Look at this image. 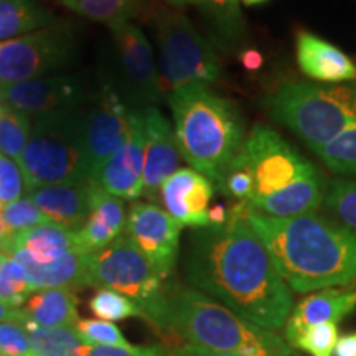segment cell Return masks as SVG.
<instances>
[{"mask_svg":"<svg viewBox=\"0 0 356 356\" xmlns=\"http://www.w3.org/2000/svg\"><path fill=\"white\" fill-rule=\"evenodd\" d=\"M185 275L190 287L267 330L282 328L292 312V291L243 218L241 202L229 208L225 225L190 234Z\"/></svg>","mask_w":356,"mask_h":356,"instance_id":"6da1fadb","label":"cell"},{"mask_svg":"<svg viewBox=\"0 0 356 356\" xmlns=\"http://www.w3.org/2000/svg\"><path fill=\"white\" fill-rule=\"evenodd\" d=\"M249 222L293 292H317L356 282V233L317 213L273 218L241 202Z\"/></svg>","mask_w":356,"mask_h":356,"instance_id":"7a4b0ae2","label":"cell"},{"mask_svg":"<svg viewBox=\"0 0 356 356\" xmlns=\"http://www.w3.org/2000/svg\"><path fill=\"white\" fill-rule=\"evenodd\" d=\"M160 333L218 353L236 356H299L274 330L234 314L193 287H170L149 322Z\"/></svg>","mask_w":356,"mask_h":356,"instance_id":"3957f363","label":"cell"},{"mask_svg":"<svg viewBox=\"0 0 356 356\" xmlns=\"http://www.w3.org/2000/svg\"><path fill=\"white\" fill-rule=\"evenodd\" d=\"M254 193L248 207L273 218H293L315 213L322 207V173L297 152L274 129L256 124L244 140Z\"/></svg>","mask_w":356,"mask_h":356,"instance_id":"277c9868","label":"cell"},{"mask_svg":"<svg viewBox=\"0 0 356 356\" xmlns=\"http://www.w3.org/2000/svg\"><path fill=\"white\" fill-rule=\"evenodd\" d=\"M167 99L181 159L216 185L246 140L238 106L208 84H188Z\"/></svg>","mask_w":356,"mask_h":356,"instance_id":"5b68a950","label":"cell"},{"mask_svg":"<svg viewBox=\"0 0 356 356\" xmlns=\"http://www.w3.org/2000/svg\"><path fill=\"white\" fill-rule=\"evenodd\" d=\"M266 108L315 152L356 124V88L287 83L267 97Z\"/></svg>","mask_w":356,"mask_h":356,"instance_id":"8992f818","label":"cell"},{"mask_svg":"<svg viewBox=\"0 0 356 356\" xmlns=\"http://www.w3.org/2000/svg\"><path fill=\"white\" fill-rule=\"evenodd\" d=\"M83 108L60 109L32 118V134L19 162L26 191L92 180L84 150Z\"/></svg>","mask_w":356,"mask_h":356,"instance_id":"52a82bcc","label":"cell"},{"mask_svg":"<svg viewBox=\"0 0 356 356\" xmlns=\"http://www.w3.org/2000/svg\"><path fill=\"white\" fill-rule=\"evenodd\" d=\"M86 274L88 286L113 289L136 302L145 322L154 318L170 289L167 279L126 234L108 248L86 254Z\"/></svg>","mask_w":356,"mask_h":356,"instance_id":"ba28073f","label":"cell"},{"mask_svg":"<svg viewBox=\"0 0 356 356\" xmlns=\"http://www.w3.org/2000/svg\"><path fill=\"white\" fill-rule=\"evenodd\" d=\"M155 24L163 95L188 84L220 81L222 71L215 50L185 13L167 8L159 13Z\"/></svg>","mask_w":356,"mask_h":356,"instance_id":"9c48e42d","label":"cell"},{"mask_svg":"<svg viewBox=\"0 0 356 356\" xmlns=\"http://www.w3.org/2000/svg\"><path fill=\"white\" fill-rule=\"evenodd\" d=\"M76 53V32L65 20L0 42V86L48 76L68 66Z\"/></svg>","mask_w":356,"mask_h":356,"instance_id":"30bf717a","label":"cell"},{"mask_svg":"<svg viewBox=\"0 0 356 356\" xmlns=\"http://www.w3.org/2000/svg\"><path fill=\"white\" fill-rule=\"evenodd\" d=\"M109 30L118 71V88L114 89L137 109L155 106L165 95L149 40L131 20L109 25Z\"/></svg>","mask_w":356,"mask_h":356,"instance_id":"8fae6325","label":"cell"},{"mask_svg":"<svg viewBox=\"0 0 356 356\" xmlns=\"http://www.w3.org/2000/svg\"><path fill=\"white\" fill-rule=\"evenodd\" d=\"M132 109L109 81L92 92L83 108V137L88 168L92 180L119 147L124 144L131 126Z\"/></svg>","mask_w":356,"mask_h":356,"instance_id":"7c38bea8","label":"cell"},{"mask_svg":"<svg viewBox=\"0 0 356 356\" xmlns=\"http://www.w3.org/2000/svg\"><path fill=\"white\" fill-rule=\"evenodd\" d=\"M181 226L157 203H134L124 234L144 252L163 279H170L180 252Z\"/></svg>","mask_w":356,"mask_h":356,"instance_id":"4fadbf2b","label":"cell"},{"mask_svg":"<svg viewBox=\"0 0 356 356\" xmlns=\"http://www.w3.org/2000/svg\"><path fill=\"white\" fill-rule=\"evenodd\" d=\"M91 96V89L76 74H55L0 86L2 104L20 111L29 118L79 108L86 104Z\"/></svg>","mask_w":356,"mask_h":356,"instance_id":"5bb4252c","label":"cell"},{"mask_svg":"<svg viewBox=\"0 0 356 356\" xmlns=\"http://www.w3.org/2000/svg\"><path fill=\"white\" fill-rule=\"evenodd\" d=\"M144 124V193L150 203L159 202L160 186L178 170L181 154L175 132L155 106L140 108Z\"/></svg>","mask_w":356,"mask_h":356,"instance_id":"9a60e30c","label":"cell"},{"mask_svg":"<svg viewBox=\"0 0 356 356\" xmlns=\"http://www.w3.org/2000/svg\"><path fill=\"white\" fill-rule=\"evenodd\" d=\"M96 184L113 197L129 202L144 193V124L140 109H132L126 140L101 167Z\"/></svg>","mask_w":356,"mask_h":356,"instance_id":"2e32d148","label":"cell"},{"mask_svg":"<svg viewBox=\"0 0 356 356\" xmlns=\"http://www.w3.org/2000/svg\"><path fill=\"white\" fill-rule=\"evenodd\" d=\"M215 191L210 178L193 168H178L160 186L159 202L181 228H208V210Z\"/></svg>","mask_w":356,"mask_h":356,"instance_id":"e0dca14e","label":"cell"},{"mask_svg":"<svg viewBox=\"0 0 356 356\" xmlns=\"http://www.w3.org/2000/svg\"><path fill=\"white\" fill-rule=\"evenodd\" d=\"M356 309V282L341 287H328L305 297L292 309L286 325L284 340L293 348L307 328L323 323H338Z\"/></svg>","mask_w":356,"mask_h":356,"instance_id":"ac0fdd59","label":"cell"},{"mask_svg":"<svg viewBox=\"0 0 356 356\" xmlns=\"http://www.w3.org/2000/svg\"><path fill=\"white\" fill-rule=\"evenodd\" d=\"M126 207L124 200L115 198L92 181L91 207L86 221L74 231L76 249L83 254H92L114 243L126 231Z\"/></svg>","mask_w":356,"mask_h":356,"instance_id":"d6986e66","label":"cell"},{"mask_svg":"<svg viewBox=\"0 0 356 356\" xmlns=\"http://www.w3.org/2000/svg\"><path fill=\"white\" fill-rule=\"evenodd\" d=\"M92 181L38 186L26 191V197L37 204L48 221L76 231L89 215Z\"/></svg>","mask_w":356,"mask_h":356,"instance_id":"ffe728a7","label":"cell"},{"mask_svg":"<svg viewBox=\"0 0 356 356\" xmlns=\"http://www.w3.org/2000/svg\"><path fill=\"white\" fill-rule=\"evenodd\" d=\"M297 63L309 78L343 83L356 78V66L335 44L310 32L297 35Z\"/></svg>","mask_w":356,"mask_h":356,"instance_id":"44dd1931","label":"cell"},{"mask_svg":"<svg viewBox=\"0 0 356 356\" xmlns=\"http://www.w3.org/2000/svg\"><path fill=\"white\" fill-rule=\"evenodd\" d=\"M73 251H78L74 231L55 222H44L13 236L6 254L22 252L37 264H51Z\"/></svg>","mask_w":356,"mask_h":356,"instance_id":"7402d4cb","label":"cell"},{"mask_svg":"<svg viewBox=\"0 0 356 356\" xmlns=\"http://www.w3.org/2000/svg\"><path fill=\"white\" fill-rule=\"evenodd\" d=\"M13 259L24 266L33 292L42 289H73L88 287L86 254L73 251L51 264H37L22 252H13Z\"/></svg>","mask_w":356,"mask_h":356,"instance_id":"603a6c76","label":"cell"},{"mask_svg":"<svg viewBox=\"0 0 356 356\" xmlns=\"http://www.w3.org/2000/svg\"><path fill=\"white\" fill-rule=\"evenodd\" d=\"M24 320L40 327H74L79 322L78 299L70 289L35 291L22 307Z\"/></svg>","mask_w":356,"mask_h":356,"instance_id":"cb8c5ba5","label":"cell"},{"mask_svg":"<svg viewBox=\"0 0 356 356\" xmlns=\"http://www.w3.org/2000/svg\"><path fill=\"white\" fill-rule=\"evenodd\" d=\"M55 22V13L40 0H0V42L32 33Z\"/></svg>","mask_w":356,"mask_h":356,"instance_id":"d4e9b609","label":"cell"},{"mask_svg":"<svg viewBox=\"0 0 356 356\" xmlns=\"http://www.w3.org/2000/svg\"><path fill=\"white\" fill-rule=\"evenodd\" d=\"M213 26L216 38L226 47L241 43L246 35L239 0H195Z\"/></svg>","mask_w":356,"mask_h":356,"instance_id":"484cf974","label":"cell"},{"mask_svg":"<svg viewBox=\"0 0 356 356\" xmlns=\"http://www.w3.org/2000/svg\"><path fill=\"white\" fill-rule=\"evenodd\" d=\"M35 356H79L84 345L74 327H40L24 320Z\"/></svg>","mask_w":356,"mask_h":356,"instance_id":"4316f807","label":"cell"},{"mask_svg":"<svg viewBox=\"0 0 356 356\" xmlns=\"http://www.w3.org/2000/svg\"><path fill=\"white\" fill-rule=\"evenodd\" d=\"M56 2L78 15L108 26L131 20L140 7V0H56Z\"/></svg>","mask_w":356,"mask_h":356,"instance_id":"83f0119b","label":"cell"},{"mask_svg":"<svg viewBox=\"0 0 356 356\" xmlns=\"http://www.w3.org/2000/svg\"><path fill=\"white\" fill-rule=\"evenodd\" d=\"M32 134V118L3 104L0 113V155L20 162Z\"/></svg>","mask_w":356,"mask_h":356,"instance_id":"f1b7e54d","label":"cell"},{"mask_svg":"<svg viewBox=\"0 0 356 356\" xmlns=\"http://www.w3.org/2000/svg\"><path fill=\"white\" fill-rule=\"evenodd\" d=\"M322 207L332 220L356 233V180L335 178L328 181Z\"/></svg>","mask_w":356,"mask_h":356,"instance_id":"f546056e","label":"cell"},{"mask_svg":"<svg viewBox=\"0 0 356 356\" xmlns=\"http://www.w3.org/2000/svg\"><path fill=\"white\" fill-rule=\"evenodd\" d=\"M315 154L330 170L356 177V124L337 139L315 150Z\"/></svg>","mask_w":356,"mask_h":356,"instance_id":"4dcf8cb0","label":"cell"},{"mask_svg":"<svg viewBox=\"0 0 356 356\" xmlns=\"http://www.w3.org/2000/svg\"><path fill=\"white\" fill-rule=\"evenodd\" d=\"M32 293L33 289L30 286L24 266L0 251V300L20 307Z\"/></svg>","mask_w":356,"mask_h":356,"instance_id":"1f68e13d","label":"cell"},{"mask_svg":"<svg viewBox=\"0 0 356 356\" xmlns=\"http://www.w3.org/2000/svg\"><path fill=\"white\" fill-rule=\"evenodd\" d=\"M215 188L221 195L233 198L236 202H249L251 200L252 193H254V178H252L251 167H249L243 150L226 167L220 180L216 181Z\"/></svg>","mask_w":356,"mask_h":356,"instance_id":"d6a6232c","label":"cell"},{"mask_svg":"<svg viewBox=\"0 0 356 356\" xmlns=\"http://www.w3.org/2000/svg\"><path fill=\"white\" fill-rule=\"evenodd\" d=\"M89 310L99 320L113 323L131 317L142 318L139 305L113 289H97V292L89 300Z\"/></svg>","mask_w":356,"mask_h":356,"instance_id":"836d02e7","label":"cell"},{"mask_svg":"<svg viewBox=\"0 0 356 356\" xmlns=\"http://www.w3.org/2000/svg\"><path fill=\"white\" fill-rule=\"evenodd\" d=\"M2 216L13 236L24 233L26 229H32L35 226L50 222L29 197L2 204Z\"/></svg>","mask_w":356,"mask_h":356,"instance_id":"e575fe53","label":"cell"},{"mask_svg":"<svg viewBox=\"0 0 356 356\" xmlns=\"http://www.w3.org/2000/svg\"><path fill=\"white\" fill-rule=\"evenodd\" d=\"M338 327L335 323L315 325L307 328L293 343V350H302L310 356H333L338 341Z\"/></svg>","mask_w":356,"mask_h":356,"instance_id":"d590c367","label":"cell"},{"mask_svg":"<svg viewBox=\"0 0 356 356\" xmlns=\"http://www.w3.org/2000/svg\"><path fill=\"white\" fill-rule=\"evenodd\" d=\"M76 330L86 345H127L121 328L106 320H79Z\"/></svg>","mask_w":356,"mask_h":356,"instance_id":"8d00e7d4","label":"cell"},{"mask_svg":"<svg viewBox=\"0 0 356 356\" xmlns=\"http://www.w3.org/2000/svg\"><path fill=\"white\" fill-rule=\"evenodd\" d=\"M0 356H35L24 322L0 323Z\"/></svg>","mask_w":356,"mask_h":356,"instance_id":"74e56055","label":"cell"},{"mask_svg":"<svg viewBox=\"0 0 356 356\" xmlns=\"http://www.w3.org/2000/svg\"><path fill=\"white\" fill-rule=\"evenodd\" d=\"M24 193H26V185L20 163L0 155V204L24 198Z\"/></svg>","mask_w":356,"mask_h":356,"instance_id":"f35d334b","label":"cell"},{"mask_svg":"<svg viewBox=\"0 0 356 356\" xmlns=\"http://www.w3.org/2000/svg\"><path fill=\"white\" fill-rule=\"evenodd\" d=\"M79 356H177L165 345H84Z\"/></svg>","mask_w":356,"mask_h":356,"instance_id":"ab89813d","label":"cell"},{"mask_svg":"<svg viewBox=\"0 0 356 356\" xmlns=\"http://www.w3.org/2000/svg\"><path fill=\"white\" fill-rule=\"evenodd\" d=\"M333 356H356V332L338 338Z\"/></svg>","mask_w":356,"mask_h":356,"instance_id":"60d3db41","label":"cell"},{"mask_svg":"<svg viewBox=\"0 0 356 356\" xmlns=\"http://www.w3.org/2000/svg\"><path fill=\"white\" fill-rule=\"evenodd\" d=\"M3 322H24V314L20 307H13L0 300V323Z\"/></svg>","mask_w":356,"mask_h":356,"instance_id":"b9f144b4","label":"cell"},{"mask_svg":"<svg viewBox=\"0 0 356 356\" xmlns=\"http://www.w3.org/2000/svg\"><path fill=\"white\" fill-rule=\"evenodd\" d=\"M241 63L248 71H257L264 63V58L257 50H252V48H248L241 53Z\"/></svg>","mask_w":356,"mask_h":356,"instance_id":"7bdbcfd3","label":"cell"},{"mask_svg":"<svg viewBox=\"0 0 356 356\" xmlns=\"http://www.w3.org/2000/svg\"><path fill=\"white\" fill-rule=\"evenodd\" d=\"M175 355L177 356H236L229 353H218V351L198 348V346H191V345H180L175 350Z\"/></svg>","mask_w":356,"mask_h":356,"instance_id":"ee69618b","label":"cell"},{"mask_svg":"<svg viewBox=\"0 0 356 356\" xmlns=\"http://www.w3.org/2000/svg\"><path fill=\"white\" fill-rule=\"evenodd\" d=\"M208 221H210V226H221L228 221V210H226L225 204H215L208 210Z\"/></svg>","mask_w":356,"mask_h":356,"instance_id":"f6af8a7d","label":"cell"},{"mask_svg":"<svg viewBox=\"0 0 356 356\" xmlns=\"http://www.w3.org/2000/svg\"><path fill=\"white\" fill-rule=\"evenodd\" d=\"M13 239V234L10 233V229L7 228L6 221H3V216H2V204H0V251L7 252L8 246H10Z\"/></svg>","mask_w":356,"mask_h":356,"instance_id":"bcb514c9","label":"cell"},{"mask_svg":"<svg viewBox=\"0 0 356 356\" xmlns=\"http://www.w3.org/2000/svg\"><path fill=\"white\" fill-rule=\"evenodd\" d=\"M162 2H165L167 6L175 7V8H181V7H186V6H195V0H162Z\"/></svg>","mask_w":356,"mask_h":356,"instance_id":"7dc6e473","label":"cell"},{"mask_svg":"<svg viewBox=\"0 0 356 356\" xmlns=\"http://www.w3.org/2000/svg\"><path fill=\"white\" fill-rule=\"evenodd\" d=\"M241 2L248 7H254V6H262V3L269 2V0H241Z\"/></svg>","mask_w":356,"mask_h":356,"instance_id":"c3c4849f","label":"cell"},{"mask_svg":"<svg viewBox=\"0 0 356 356\" xmlns=\"http://www.w3.org/2000/svg\"><path fill=\"white\" fill-rule=\"evenodd\" d=\"M2 108H3V104H2V101H0V113H2Z\"/></svg>","mask_w":356,"mask_h":356,"instance_id":"681fc988","label":"cell"}]
</instances>
